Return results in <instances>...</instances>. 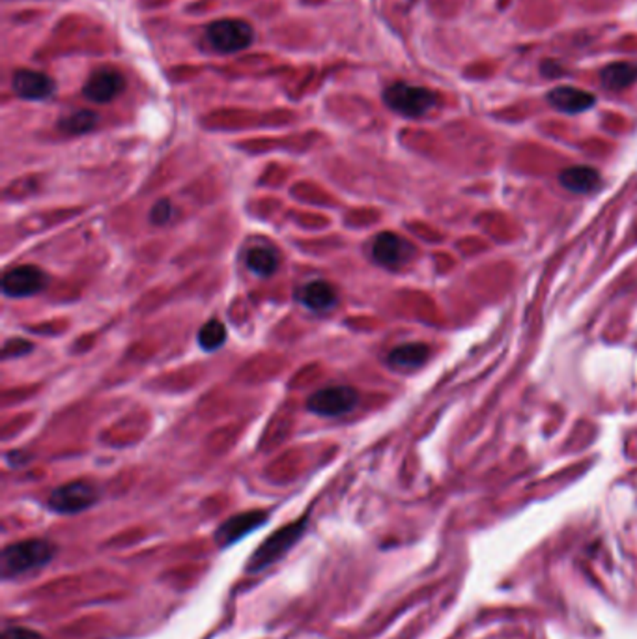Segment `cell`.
Listing matches in <instances>:
<instances>
[{"instance_id": "ba28073f", "label": "cell", "mask_w": 637, "mask_h": 639, "mask_svg": "<svg viewBox=\"0 0 637 639\" xmlns=\"http://www.w3.org/2000/svg\"><path fill=\"white\" fill-rule=\"evenodd\" d=\"M266 520H268V512L264 510H249V512L236 514L219 525L215 531V542L219 548H229L238 541L245 539L254 530L262 528V525L266 523Z\"/></svg>"}, {"instance_id": "7a4b0ae2", "label": "cell", "mask_w": 637, "mask_h": 639, "mask_svg": "<svg viewBox=\"0 0 637 639\" xmlns=\"http://www.w3.org/2000/svg\"><path fill=\"white\" fill-rule=\"evenodd\" d=\"M305 530H307V518H302L286 525V528H281L279 531H275L252 553V557L247 562V572H260L272 567L273 562H277L288 550L295 546V542L303 537Z\"/></svg>"}, {"instance_id": "277c9868", "label": "cell", "mask_w": 637, "mask_h": 639, "mask_svg": "<svg viewBox=\"0 0 637 639\" xmlns=\"http://www.w3.org/2000/svg\"><path fill=\"white\" fill-rule=\"evenodd\" d=\"M385 105L406 119H421L434 108L436 94L425 87L395 83L384 92Z\"/></svg>"}, {"instance_id": "ffe728a7", "label": "cell", "mask_w": 637, "mask_h": 639, "mask_svg": "<svg viewBox=\"0 0 637 639\" xmlns=\"http://www.w3.org/2000/svg\"><path fill=\"white\" fill-rule=\"evenodd\" d=\"M172 219V204L169 199H161L159 202L154 204L152 211H149V221H152L156 227H163Z\"/></svg>"}, {"instance_id": "8992f818", "label": "cell", "mask_w": 637, "mask_h": 639, "mask_svg": "<svg viewBox=\"0 0 637 639\" xmlns=\"http://www.w3.org/2000/svg\"><path fill=\"white\" fill-rule=\"evenodd\" d=\"M359 402V393L348 386H333L316 391L309 402V411L322 417H341L350 413Z\"/></svg>"}, {"instance_id": "9c48e42d", "label": "cell", "mask_w": 637, "mask_h": 639, "mask_svg": "<svg viewBox=\"0 0 637 639\" xmlns=\"http://www.w3.org/2000/svg\"><path fill=\"white\" fill-rule=\"evenodd\" d=\"M47 284V275L37 266H17L5 273L3 292L8 297H28L42 292Z\"/></svg>"}, {"instance_id": "30bf717a", "label": "cell", "mask_w": 637, "mask_h": 639, "mask_svg": "<svg viewBox=\"0 0 637 639\" xmlns=\"http://www.w3.org/2000/svg\"><path fill=\"white\" fill-rule=\"evenodd\" d=\"M124 85L126 81L120 71L112 67H101L90 75L83 87V94L94 103H108L124 90Z\"/></svg>"}, {"instance_id": "44dd1931", "label": "cell", "mask_w": 637, "mask_h": 639, "mask_svg": "<svg viewBox=\"0 0 637 639\" xmlns=\"http://www.w3.org/2000/svg\"><path fill=\"white\" fill-rule=\"evenodd\" d=\"M0 639H44L40 632H36L32 628H25V626H6L3 630V635Z\"/></svg>"}, {"instance_id": "2e32d148", "label": "cell", "mask_w": 637, "mask_h": 639, "mask_svg": "<svg viewBox=\"0 0 637 639\" xmlns=\"http://www.w3.org/2000/svg\"><path fill=\"white\" fill-rule=\"evenodd\" d=\"M601 81L610 90H624L637 81V64L615 62L602 69Z\"/></svg>"}, {"instance_id": "8fae6325", "label": "cell", "mask_w": 637, "mask_h": 639, "mask_svg": "<svg viewBox=\"0 0 637 639\" xmlns=\"http://www.w3.org/2000/svg\"><path fill=\"white\" fill-rule=\"evenodd\" d=\"M12 88L23 99L40 101L47 99L55 92V81L42 71L19 69L14 73Z\"/></svg>"}, {"instance_id": "e0dca14e", "label": "cell", "mask_w": 637, "mask_h": 639, "mask_svg": "<svg viewBox=\"0 0 637 639\" xmlns=\"http://www.w3.org/2000/svg\"><path fill=\"white\" fill-rule=\"evenodd\" d=\"M247 268L260 277H270L279 270V254L270 247H254L247 253Z\"/></svg>"}, {"instance_id": "4fadbf2b", "label": "cell", "mask_w": 637, "mask_h": 639, "mask_svg": "<svg viewBox=\"0 0 637 639\" xmlns=\"http://www.w3.org/2000/svg\"><path fill=\"white\" fill-rule=\"evenodd\" d=\"M548 101L553 108L560 112H569V115H576V112H583L591 108L596 101V98L591 92H585L581 88L574 87H557L548 94Z\"/></svg>"}, {"instance_id": "9a60e30c", "label": "cell", "mask_w": 637, "mask_h": 639, "mask_svg": "<svg viewBox=\"0 0 637 639\" xmlns=\"http://www.w3.org/2000/svg\"><path fill=\"white\" fill-rule=\"evenodd\" d=\"M430 348L423 343H407L389 354V365L398 370H416L426 363Z\"/></svg>"}, {"instance_id": "d6986e66", "label": "cell", "mask_w": 637, "mask_h": 639, "mask_svg": "<svg viewBox=\"0 0 637 639\" xmlns=\"http://www.w3.org/2000/svg\"><path fill=\"white\" fill-rule=\"evenodd\" d=\"M227 343V327H224L219 320H210L204 324L199 331V345L206 352H215Z\"/></svg>"}, {"instance_id": "7402d4cb", "label": "cell", "mask_w": 637, "mask_h": 639, "mask_svg": "<svg viewBox=\"0 0 637 639\" xmlns=\"http://www.w3.org/2000/svg\"><path fill=\"white\" fill-rule=\"evenodd\" d=\"M32 350V345L26 341H21V338H15V341H8L5 345V352H3V359H12V357H19L23 354H28Z\"/></svg>"}, {"instance_id": "7c38bea8", "label": "cell", "mask_w": 637, "mask_h": 639, "mask_svg": "<svg viewBox=\"0 0 637 639\" xmlns=\"http://www.w3.org/2000/svg\"><path fill=\"white\" fill-rule=\"evenodd\" d=\"M297 299L311 311L327 313L339 304V294H336L333 284L325 281H313L299 290Z\"/></svg>"}, {"instance_id": "5bb4252c", "label": "cell", "mask_w": 637, "mask_h": 639, "mask_svg": "<svg viewBox=\"0 0 637 639\" xmlns=\"http://www.w3.org/2000/svg\"><path fill=\"white\" fill-rule=\"evenodd\" d=\"M560 185L576 195H587L601 185V174L591 167H570L559 176Z\"/></svg>"}, {"instance_id": "5b68a950", "label": "cell", "mask_w": 637, "mask_h": 639, "mask_svg": "<svg viewBox=\"0 0 637 639\" xmlns=\"http://www.w3.org/2000/svg\"><path fill=\"white\" fill-rule=\"evenodd\" d=\"M99 501L98 486L88 480H73L55 488L47 507L57 514H79Z\"/></svg>"}, {"instance_id": "3957f363", "label": "cell", "mask_w": 637, "mask_h": 639, "mask_svg": "<svg viewBox=\"0 0 637 639\" xmlns=\"http://www.w3.org/2000/svg\"><path fill=\"white\" fill-rule=\"evenodd\" d=\"M254 40V30L241 19H219L206 26L204 42L221 55H231L247 49Z\"/></svg>"}, {"instance_id": "52a82bcc", "label": "cell", "mask_w": 637, "mask_h": 639, "mask_svg": "<svg viewBox=\"0 0 637 639\" xmlns=\"http://www.w3.org/2000/svg\"><path fill=\"white\" fill-rule=\"evenodd\" d=\"M416 249L407 240L393 232H382L372 242V258L384 268H402L414 258Z\"/></svg>"}, {"instance_id": "ac0fdd59", "label": "cell", "mask_w": 637, "mask_h": 639, "mask_svg": "<svg viewBox=\"0 0 637 639\" xmlns=\"http://www.w3.org/2000/svg\"><path fill=\"white\" fill-rule=\"evenodd\" d=\"M96 124H98V117L94 115V112L77 110V112H73V115L62 119L58 128L69 135H83V133H88L90 129H94Z\"/></svg>"}, {"instance_id": "6da1fadb", "label": "cell", "mask_w": 637, "mask_h": 639, "mask_svg": "<svg viewBox=\"0 0 637 639\" xmlns=\"http://www.w3.org/2000/svg\"><path fill=\"white\" fill-rule=\"evenodd\" d=\"M57 555V546L47 539H28L6 546L0 553L3 580L21 578L28 572L47 567Z\"/></svg>"}]
</instances>
